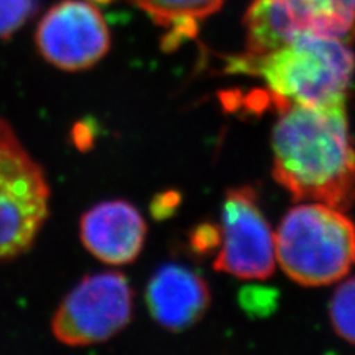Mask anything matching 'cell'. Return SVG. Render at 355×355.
<instances>
[{"label":"cell","mask_w":355,"mask_h":355,"mask_svg":"<svg viewBox=\"0 0 355 355\" xmlns=\"http://www.w3.org/2000/svg\"><path fill=\"white\" fill-rule=\"evenodd\" d=\"M272 175L296 202L348 210L355 203V148L347 105L277 107Z\"/></svg>","instance_id":"obj_1"},{"label":"cell","mask_w":355,"mask_h":355,"mask_svg":"<svg viewBox=\"0 0 355 355\" xmlns=\"http://www.w3.org/2000/svg\"><path fill=\"white\" fill-rule=\"evenodd\" d=\"M228 71L261 77L274 107H339L349 96L355 55L340 39L302 35L271 52L232 58Z\"/></svg>","instance_id":"obj_2"},{"label":"cell","mask_w":355,"mask_h":355,"mask_svg":"<svg viewBox=\"0 0 355 355\" xmlns=\"http://www.w3.org/2000/svg\"><path fill=\"white\" fill-rule=\"evenodd\" d=\"M274 236L277 262L301 286L336 283L355 265V224L336 207L299 205L288 210Z\"/></svg>","instance_id":"obj_3"},{"label":"cell","mask_w":355,"mask_h":355,"mask_svg":"<svg viewBox=\"0 0 355 355\" xmlns=\"http://www.w3.org/2000/svg\"><path fill=\"white\" fill-rule=\"evenodd\" d=\"M49 212V187L40 166L0 119V262L31 248Z\"/></svg>","instance_id":"obj_4"},{"label":"cell","mask_w":355,"mask_h":355,"mask_svg":"<svg viewBox=\"0 0 355 355\" xmlns=\"http://www.w3.org/2000/svg\"><path fill=\"white\" fill-rule=\"evenodd\" d=\"M246 53L262 55L302 35L355 39L354 0H253L244 17Z\"/></svg>","instance_id":"obj_5"},{"label":"cell","mask_w":355,"mask_h":355,"mask_svg":"<svg viewBox=\"0 0 355 355\" xmlns=\"http://www.w3.org/2000/svg\"><path fill=\"white\" fill-rule=\"evenodd\" d=\"M132 306V288L123 274L89 275L60 305L52 333L69 347L101 343L129 324Z\"/></svg>","instance_id":"obj_6"},{"label":"cell","mask_w":355,"mask_h":355,"mask_svg":"<svg viewBox=\"0 0 355 355\" xmlns=\"http://www.w3.org/2000/svg\"><path fill=\"white\" fill-rule=\"evenodd\" d=\"M222 248L214 268L243 280H265L275 270V236L252 187L232 188L222 209Z\"/></svg>","instance_id":"obj_7"},{"label":"cell","mask_w":355,"mask_h":355,"mask_svg":"<svg viewBox=\"0 0 355 355\" xmlns=\"http://www.w3.org/2000/svg\"><path fill=\"white\" fill-rule=\"evenodd\" d=\"M36 43L48 62L65 71H80L105 57L110 49V31L94 5L82 0H64L40 21Z\"/></svg>","instance_id":"obj_8"},{"label":"cell","mask_w":355,"mask_h":355,"mask_svg":"<svg viewBox=\"0 0 355 355\" xmlns=\"http://www.w3.org/2000/svg\"><path fill=\"white\" fill-rule=\"evenodd\" d=\"M147 236L146 220L123 200L104 202L86 212L80 222L83 246L94 257L110 265L135 261Z\"/></svg>","instance_id":"obj_9"},{"label":"cell","mask_w":355,"mask_h":355,"mask_svg":"<svg viewBox=\"0 0 355 355\" xmlns=\"http://www.w3.org/2000/svg\"><path fill=\"white\" fill-rule=\"evenodd\" d=\"M151 317L171 331H184L203 318L210 305L206 282L181 265H166L147 287Z\"/></svg>","instance_id":"obj_10"},{"label":"cell","mask_w":355,"mask_h":355,"mask_svg":"<svg viewBox=\"0 0 355 355\" xmlns=\"http://www.w3.org/2000/svg\"><path fill=\"white\" fill-rule=\"evenodd\" d=\"M155 24L164 28L166 48H176L194 37L198 22L206 19L224 3V0H133Z\"/></svg>","instance_id":"obj_11"},{"label":"cell","mask_w":355,"mask_h":355,"mask_svg":"<svg viewBox=\"0 0 355 355\" xmlns=\"http://www.w3.org/2000/svg\"><path fill=\"white\" fill-rule=\"evenodd\" d=\"M329 313L336 335L355 345V277L343 282L336 288L330 301Z\"/></svg>","instance_id":"obj_12"},{"label":"cell","mask_w":355,"mask_h":355,"mask_svg":"<svg viewBox=\"0 0 355 355\" xmlns=\"http://www.w3.org/2000/svg\"><path fill=\"white\" fill-rule=\"evenodd\" d=\"M35 0H0V39L12 36L35 12Z\"/></svg>","instance_id":"obj_13"},{"label":"cell","mask_w":355,"mask_h":355,"mask_svg":"<svg viewBox=\"0 0 355 355\" xmlns=\"http://www.w3.org/2000/svg\"><path fill=\"white\" fill-rule=\"evenodd\" d=\"M219 239H220V234L215 227L203 225L200 227L196 231V234L193 236V244L197 250L205 253L210 249H214L219 243Z\"/></svg>","instance_id":"obj_14"},{"label":"cell","mask_w":355,"mask_h":355,"mask_svg":"<svg viewBox=\"0 0 355 355\" xmlns=\"http://www.w3.org/2000/svg\"><path fill=\"white\" fill-rule=\"evenodd\" d=\"M178 203H180V197L175 193H168L160 196L157 200L154 202L153 206V212L155 214V216L159 218H164L168 214H172L173 210L176 209Z\"/></svg>","instance_id":"obj_15"},{"label":"cell","mask_w":355,"mask_h":355,"mask_svg":"<svg viewBox=\"0 0 355 355\" xmlns=\"http://www.w3.org/2000/svg\"><path fill=\"white\" fill-rule=\"evenodd\" d=\"M96 2H103V3H107V2H111V0H96Z\"/></svg>","instance_id":"obj_16"}]
</instances>
